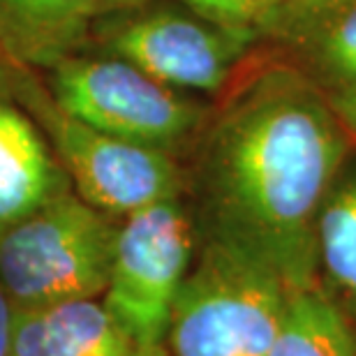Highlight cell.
Returning a JSON list of instances; mask_svg holds the SVG:
<instances>
[{
  "label": "cell",
  "instance_id": "cell-4",
  "mask_svg": "<svg viewBox=\"0 0 356 356\" xmlns=\"http://www.w3.org/2000/svg\"><path fill=\"white\" fill-rule=\"evenodd\" d=\"M289 291L257 261L197 243L174 305L169 356H268Z\"/></svg>",
  "mask_w": 356,
  "mask_h": 356
},
{
  "label": "cell",
  "instance_id": "cell-13",
  "mask_svg": "<svg viewBox=\"0 0 356 356\" xmlns=\"http://www.w3.org/2000/svg\"><path fill=\"white\" fill-rule=\"evenodd\" d=\"M268 356H356V333L319 287L289 291Z\"/></svg>",
  "mask_w": 356,
  "mask_h": 356
},
{
  "label": "cell",
  "instance_id": "cell-3",
  "mask_svg": "<svg viewBox=\"0 0 356 356\" xmlns=\"http://www.w3.org/2000/svg\"><path fill=\"white\" fill-rule=\"evenodd\" d=\"M12 86L49 139L72 190L92 209L123 220L146 206L183 197L185 174L174 153L83 123L56 102L38 72L12 67Z\"/></svg>",
  "mask_w": 356,
  "mask_h": 356
},
{
  "label": "cell",
  "instance_id": "cell-9",
  "mask_svg": "<svg viewBox=\"0 0 356 356\" xmlns=\"http://www.w3.org/2000/svg\"><path fill=\"white\" fill-rule=\"evenodd\" d=\"M148 0H0V63L44 72L83 51L99 19Z\"/></svg>",
  "mask_w": 356,
  "mask_h": 356
},
{
  "label": "cell",
  "instance_id": "cell-1",
  "mask_svg": "<svg viewBox=\"0 0 356 356\" xmlns=\"http://www.w3.org/2000/svg\"><path fill=\"white\" fill-rule=\"evenodd\" d=\"M352 144L326 99L287 63L234 79L185 176L197 243L257 261L291 291L317 284V216Z\"/></svg>",
  "mask_w": 356,
  "mask_h": 356
},
{
  "label": "cell",
  "instance_id": "cell-7",
  "mask_svg": "<svg viewBox=\"0 0 356 356\" xmlns=\"http://www.w3.org/2000/svg\"><path fill=\"white\" fill-rule=\"evenodd\" d=\"M88 47L172 88L216 95L234 83L254 40L211 24L178 0H148L99 19Z\"/></svg>",
  "mask_w": 356,
  "mask_h": 356
},
{
  "label": "cell",
  "instance_id": "cell-10",
  "mask_svg": "<svg viewBox=\"0 0 356 356\" xmlns=\"http://www.w3.org/2000/svg\"><path fill=\"white\" fill-rule=\"evenodd\" d=\"M70 190L49 139L14 95L12 67L0 63V227Z\"/></svg>",
  "mask_w": 356,
  "mask_h": 356
},
{
  "label": "cell",
  "instance_id": "cell-14",
  "mask_svg": "<svg viewBox=\"0 0 356 356\" xmlns=\"http://www.w3.org/2000/svg\"><path fill=\"white\" fill-rule=\"evenodd\" d=\"M206 21L250 40L266 38L284 0H178Z\"/></svg>",
  "mask_w": 356,
  "mask_h": 356
},
{
  "label": "cell",
  "instance_id": "cell-8",
  "mask_svg": "<svg viewBox=\"0 0 356 356\" xmlns=\"http://www.w3.org/2000/svg\"><path fill=\"white\" fill-rule=\"evenodd\" d=\"M266 38L356 141V0H284Z\"/></svg>",
  "mask_w": 356,
  "mask_h": 356
},
{
  "label": "cell",
  "instance_id": "cell-6",
  "mask_svg": "<svg viewBox=\"0 0 356 356\" xmlns=\"http://www.w3.org/2000/svg\"><path fill=\"white\" fill-rule=\"evenodd\" d=\"M195 252L197 232L183 197L118 222L102 303L148 356H169L174 305Z\"/></svg>",
  "mask_w": 356,
  "mask_h": 356
},
{
  "label": "cell",
  "instance_id": "cell-2",
  "mask_svg": "<svg viewBox=\"0 0 356 356\" xmlns=\"http://www.w3.org/2000/svg\"><path fill=\"white\" fill-rule=\"evenodd\" d=\"M118 222L70 190L0 227V289L17 310L99 298Z\"/></svg>",
  "mask_w": 356,
  "mask_h": 356
},
{
  "label": "cell",
  "instance_id": "cell-15",
  "mask_svg": "<svg viewBox=\"0 0 356 356\" xmlns=\"http://www.w3.org/2000/svg\"><path fill=\"white\" fill-rule=\"evenodd\" d=\"M14 319H17V308L0 289V356H12Z\"/></svg>",
  "mask_w": 356,
  "mask_h": 356
},
{
  "label": "cell",
  "instance_id": "cell-12",
  "mask_svg": "<svg viewBox=\"0 0 356 356\" xmlns=\"http://www.w3.org/2000/svg\"><path fill=\"white\" fill-rule=\"evenodd\" d=\"M317 284L356 333V153L347 155L317 216Z\"/></svg>",
  "mask_w": 356,
  "mask_h": 356
},
{
  "label": "cell",
  "instance_id": "cell-5",
  "mask_svg": "<svg viewBox=\"0 0 356 356\" xmlns=\"http://www.w3.org/2000/svg\"><path fill=\"white\" fill-rule=\"evenodd\" d=\"M38 74L56 102L83 123L174 155L195 144L211 116L195 97L92 47Z\"/></svg>",
  "mask_w": 356,
  "mask_h": 356
},
{
  "label": "cell",
  "instance_id": "cell-11",
  "mask_svg": "<svg viewBox=\"0 0 356 356\" xmlns=\"http://www.w3.org/2000/svg\"><path fill=\"white\" fill-rule=\"evenodd\" d=\"M12 356H148L97 298L17 310Z\"/></svg>",
  "mask_w": 356,
  "mask_h": 356
}]
</instances>
